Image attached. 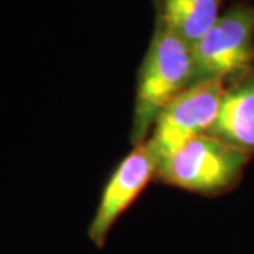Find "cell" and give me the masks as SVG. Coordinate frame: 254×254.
Listing matches in <instances>:
<instances>
[{
    "label": "cell",
    "instance_id": "obj_1",
    "mask_svg": "<svg viewBox=\"0 0 254 254\" xmlns=\"http://www.w3.org/2000/svg\"><path fill=\"white\" fill-rule=\"evenodd\" d=\"M192 48L157 20L155 31L137 76L131 141L147 140L161 110L192 79Z\"/></svg>",
    "mask_w": 254,
    "mask_h": 254
},
{
    "label": "cell",
    "instance_id": "obj_2",
    "mask_svg": "<svg viewBox=\"0 0 254 254\" xmlns=\"http://www.w3.org/2000/svg\"><path fill=\"white\" fill-rule=\"evenodd\" d=\"M249 155L203 134L158 164L155 178L190 192L210 195L239 180Z\"/></svg>",
    "mask_w": 254,
    "mask_h": 254
},
{
    "label": "cell",
    "instance_id": "obj_3",
    "mask_svg": "<svg viewBox=\"0 0 254 254\" xmlns=\"http://www.w3.org/2000/svg\"><path fill=\"white\" fill-rule=\"evenodd\" d=\"M190 48V85L223 82L246 73L254 58V7L233 6Z\"/></svg>",
    "mask_w": 254,
    "mask_h": 254
},
{
    "label": "cell",
    "instance_id": "obj_4",
    "mask_svg": "<svg viewBox=\"0 0 254 254\" xmlns=\"http://www.w3.org/2000/svg\"><path fill=\"white\" fill-rule=\"evenodd\" d=\"M223 82L208 81L188 86L158 115L148 143L158 164L196 137L209 131L225 93Z\"/></svg>",
    "mask_w": 254,
    "mask_h": 254
},
{
    "label": "cell",
    "instance_id": "obj_5",
    "mask_svg": "<svg viewBox=\"0 0 254 254\" xmlns=\"http://www.w3.org/2000/svg\"><path fill=\"white\" fill-rule=\"evenodd\" d=\"M158 158L145 140L122 160L102 192L99 206L92 219L88 235L92 243L102 249L118 219L137 199L157 174Z\"/></svg>",
    "mask_w": 254,
    "mask_h": 254
},
{
    "label": "cell",
    "instance_id": "obj_6",
    "mask_svg": "<svg viewBox=\"0 0 254 254\" xmlns=\"http://www.w3.org/2000/svg\"><path fill=\"white\" fill-rule=\"evenodd\" d=\"M206 134L247 155L254 153V73L225 91Z\"/></svg>",
    "mask_w": 254,
    "mask_h": 254
},
{
    "label": "cell",
    "instance_id": "obj_7",
    "mask_svg": "<svg viewBox=\"0 0 254 254\" xmlns=\"http://www.w3.org/2000/svg\"><path fill=\"white\" fill-rule=\"evenodd\" d=\"M223 0H160L158 20L188 46L216 24Z\"/></svg>",
    "mask_w": 254,
    "mask_h": 254
}]
</instances>
